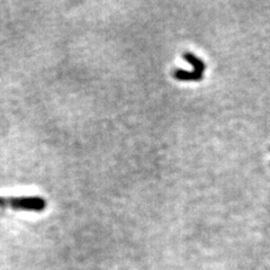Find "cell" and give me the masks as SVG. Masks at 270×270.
<instances>
[{
    "instance_id": "1",
    "label": "cell",
    "mask_w": 270,
    "mask_h": 270,
    "mask_svg": "<svg viewBox=\"0 0 270 270\" xmlns=\"http://www.w3.org/2000/svg\"><path fill=\"white\" fill-rule=\"evenodd\" d=\"M47 206L42 196H0V209L42 213Z\"/></svg>"
},
{
    "instance_id": "2",
    "label": "cell",
    "mask_w": 270,
    "mask_h": 270,
    "mask_svg": "<svg viewBox=\"0 0 270 270\" xmlns=\"http://www.w3.org/2000/svg\"><path fill=\"white\" fill-rule=\"evenodd\" d=\"M203 76H204V73L195 71V70L188 71V70L185 69L176 68L174 69V71H172V77L180 81H199L202 80Z\"/></svg>"
},
{
    "instance_id": "4",
    "label": "cell",
    "mask_w": 270,
    "mask_h": 270,
    "mask_svg": "<svg viewBox=\"0 0 270 270\" xmlns=\"http://www.w3.org/2000/svg\"><path fill=\"white\" fill-rule=\"evenodd\" d=\"M1 216H5V214H0V218H1Z\"/></svg>"
},
{
    "instance_id": "3",
    "label": "cell",
    "mask_w": 270,
    "mask_h": 270,
    "mask_svg": "<svg viewBox=\"0 0 270 270\" xmlns=\"http://www.w3.org/2000/svg\"><path fill=\"white\" fill-rule=\"evenodd\" d=\"M183 57L186 61L189 62L190 65L193 66L195 71L204 73L205 69H206V64H205L204 60L201 59V57L197 56L196 54H194L193 52H188V51L183 53Z\"/></svg>"
}]
</instances>
